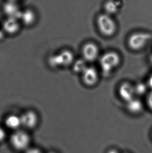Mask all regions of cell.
Returning a JSON list of instances; mask_svg holds the SVG:
<instances>
[{
  "mask_svg": "<svg viewBox=\"0 0 152 153\" xmlns=\"http://www.w3.org/2000/svg\"><path fill=\"white\" fill-rule=\"evenodd\" d=\"M121 62L119 54L113 51L105 52L100 59V65L103 74L106 76L111 74Z\"/></svg>",
  "mask_w": 152,
  "mask_h": 153,
  "instance_id": "obj_1",
  "label": "cell"
},
{
  "mask_svg": "<svg viewBox=\"0 0 152 153\" xmlns=\"http://www.w3.org/2000/svg\"><path fill=\"white\" fill-rule=\"evenodd\" d=\"M97 25L101 34L107 37L114 35L117 31V24L115 20L112 16L105 13L97 17Z\"/></svg>",
  "mask_w": 152,
  "mask_h": 153,
  "instance_id": "obj_2",
  "label": "cell"
},
{
  "mask_svg": "<svg viewBox=\"0 0 152 153\" xmlns=\"http://www.w3.org/2000/svg\"><path fill=\"white\" fill-rule=\"evenodd\" d=\"M31 138L27 131L22 129L14 131L10 137V143L12 147L18 151H26L29 149Z\"/></svg>",
  "mask_w": 152,
  "mask_h": 153,
  "instance_id": "obj_3",
  "label": "cell"
},
{
  "mask_svg": "<svg viewBox=\"0 0 152 153\" xmlns=\"http://www.w3.org/2000/svg\"><path fill=\"white\" fill-rule=\"evenodd\" d=\"M152 34L147 32H136L132 33L128 39V45L134 51L142 50L152 39Z\"/></svg>",
  "mask_w": 152,
  "mask_h": 153,
  "instance_id": "obj_4",
  "label": "cell"
},
{
  "mask_svg": "<svg viewBox=\"0 0 152 153\" xmlns=\"http://www.w3.org/2000/svg\"><path fill=\"white\" fill-rule=\"evenodd\" d=\"M20 116L21 126L26 130H32L39 124V115L33 110H27L21 114Z\"/></svg>",
  "mask_w": 152,
  "mask_h": 153,
  "instance_id": "obj_5",
  "label": "cell"
},
{
  "mask_svg": "<svg viewBox=\"0 0 152 153\" xmlns=\"http://www.w3.org/2000/svg\"><path fill=\"white\" fill-rule=\"evenodd\" d=\"M56 67H67L72 65L74 62V55L68 49L61 50L58 53L52 57Z\"/></svg>",
  "mask_w": 152,
  "mask_h": 153,
  "instance_id": "obj_6",
  "label": "cell"
},
{
  "mask_svg": "<svg viewBox=\"0 0 152 153\" xmlns=\"http://www.w3.org/2000/svg\"><path fill=\"white\" fill-rule=\"evenodd\" d=\"M82 54L83 59L86 62H94L98 59L100 55L99 47L94 42H87L82 47Z\"/></svg>",
  "mask_w": 152,
  "mask_h": 153,
  "instance_id": "obj_7",
  "label": "cell"
},
{
  "mask_svg": "<svg viewBox=\"0 0 152 153\" xmlns=\"http://www.w3.org/2000/svg\"><path fill=\"white\" fill-rule=\"evenodd\" d=\"M81 74L83 82L88 86H94L99 82V72L94 66H88Z\"/></svg>",
  "mask_w": 152,
  "mask_h": 153,
  "instance_id": "obj_8",
  "label": "cell"
},
{
  "mask_svg": "<svg viewBox=\"0 0 152 153\" xmlns=\"http://www.w3.org/2000/svg\"><path fill=\"white\" fill-rule=\"evenodd\" d=\"M21 23L17 19L7 17L2 24V28L6 35L14 36L18 33Z\"/></svg>",
  "mask_w": 152,
  "mask_h": 153,
  "instance_id": "obj_9",
  "label": "cell"
},
{
  "mask_svg": "<svg viewBox=\"0 0 152 153\" xmlns=\"http://www.w3.org/2000/svg\"><path fill=\"white\" fill-rule=\"evenodd\" d=\"M119 97L123 101L127 102L136 97L134 85L128 82H124L119 86L118 89Z\"/></svg>",
  "mask_w": 152,
  "mask_h": 153,
  "instance_id": "obj_10",
  "label": "cell"
},
{
  "mask_svg": "<svg viewBox=\"0 0 152 153\" xmlns=\"http://www.w3.org/2000/svg\"><path fill=\"white\" fill-rule=\"evenodd\" d=\"M4 124L6 128L16 131L21 128V116L16 114H10L6 116L4 119Z\"/></svg>",
  "mask_w": 152,
  "mask_h": 153,
  "instance_id": "obj_11",
  "label": "cell"
},
{
  "mask_svg": "<svg viewBox=\"0 0 152 153\" xmlns=\"http://www.w3.org/2000/svg\"><path fill=\"white\" fill-rule=\"evenodd\" d=\"M126 109L131 114H138L143 111L144 105L141 100L136 97L126 102Z\"/></svg>",
  "mask_w": 152,
  "mask_h": 153,
  "instance_id": "obj_12",
  "label": "cell"
},
{
  "mask_svg": "<svg viewBox=\"0 0 152 153\" xmlns=\"http://www.w3.org/2000/svg\"><path fill=\"white\" fill-rule=\"evenodd\" d=\"M4 11L7 17L13 19H20L22 12H21L16 4L14 2H8L5 4L4 6Z\"/></svg>",
  "mask_w": 152,
  "mask_h": 153,
  "instance_id": "obj_13",
  "label": "cell"
},
{
  "mask_svg": "<svg viewBox=\"0 0 152 153\" xmlns=\"http://www.w3.org/2000/svg\"><path fill=\"white\" fill-rule=\"evenodd\" d=\"M122 3L120 0H108L104 5L105 13L113 16L119 12Z\"/></svg>",
  "mask_w": 152,
  "mask_h": 153,
  "instance_id": "obj_14",
  "label": "cell"
},
{
  "mask_svg": "<svg viewBox=\"0 0 152 153\" xmlns=\"http://www.w3.org/2000/svg\"><path fill=\"white\" fill-rule=\"evenodd\" d=\"M19 20H21V23L26 26H31L36 21L35 13L30 10H26L21 13Z\"/></svg>",
  "mask_w": 152,
  "mask_h": 153,
  "instance_id": "obj_15",
  "label": "cell"
},
{
  "mask_svg": "<svg viewBox=\"0 0 152 153\" xmlns=\"http://www.w3.org/2000/svg\"><path fill=\"white\" fill-rule=\"evenodd\" d=\"M86 62L83 58L75 61L72 64V70L76 73L82 74L88 67Z\"/></svg>",
  "mask_w": 152,
  "mask_h": 153,
  "instance_id": "obj_16",
  "label": "cell"
},
{
  "mask_svg": "<svg viewBox=\"0 0 152 153\" xmlns=\"http://www.w3.org/2000/svg\"><path fill=\"white\" fill-rule=\"evenodd\" d=\"M134 90L136 96H142L145 94L147 93L148 89V86L147 84L142 83V82H139L137 83L136 85H134Z\"/></svg>",
  "mask_w": 152,
  "mask_h": 153,
  "instance_id": "obj_17",
  "label": "cell"
},
{
  "mask_svg": "<svg viewBox=\"0 0 152 153\" xmlns=\"http://www.w3.org/2000/svg\"><path fill=\"white\" fill-rule=\"evenodd\" d=\"M25 153H43L41 149L37 147L29 148L25 151Z\"/></svg>",
  "mask_w": 152,
  "mask_h": 153,
  "instance_id": "obj_18",
  "label": "cell"
},
{
  "mask_svg": "<svg viewBox=\"0 0 152 153\" xmlns=\"http://www.w3.org/2000/svg\"><path fill=\"white\" fill-rule=\"evenodd\" d=\"M147 103L148 105V107L150 108V109L152 110V91L149 93L146 99Z\"/></svg>",
  "mask_w": 152,
  "mask_h": 153,
  "instance_id": "obj_19",
  "label": "cell"
},
{
  "mask_svg": "<svg viewBox=\"0 0 152 153\" xmlns=\"http://www.w3.org/2000/svg\"><path fill=\"white\" fill-rule=\"evenodd\" d=\"M6 133L3 128L0 126V143L4 141L6 138Z\"/></svg>",
  "mask_w": 152,
  "mask_h": 153,
  "instance_id": "obj_20",
  "label": "cell"
},
{
  "mask_svg": "<svg viewBox=\"0 0 152 153\" xmlns=\"http://www.w3.org/2000/svg\"><path fill=\"white\" fill-rule=\"evenodd\" d=\"M6 34L2 28L0 29V41H3L6 36Z\"/></svg>",
  "mask_w": 152,
  "mask_h": 153,
  "instance_id": "obj_21",
  "label": "cell"
},
{
  "mask_svg": "<svg viewBox=\"0 0 152 153\" xmlns=\"http://www.w3.org/2000/svg\"><path fill=\"white\" fill-rule=\"evenodd\" d=\"M147 85L148 86V88H151L152 91V74L150 76L148 77Z\"/></svg>",
  "mask_w": 152,
  "mask_h": 153,
  "instance_id": "obj_22",
  "label": "cell"
},
{
  "mask_svg": "<svg viewBox=\"0 0 152 153\" xmlns=\"http://www.w3.org/2000/svg\"><path fill=\"white\" fill-rule=\"evenodd\" d=\"M107 153H119V152L116 149H109L108 151L107 152Z\"/></svg>",
  "mask_w": 152,
  "mask_h": 153,
  "instance_id": "obj_23",
  "label": "cell"
},
{
  "mask_svg": "<svg viewBox=\"0 0 152 153\" xmlns=\"http://www.w3.org/2000/svg\"><path fill=\"white\" fill-rule=\"evenodd\" d=\"M151 61H152V56H151Z\"/></svg>",
  "mask_w": 152,
  "mask_h": 153,
  "instance_id": "obj_24",
  "label": "cell"
},
{
  "mask_svg": "<svg viewBox=\"0 0 152 153\" xmlns=\"http://www.w3.org/2000/svg\"><path fill=\"white\" fill-rule=\"evenodd\" d=\"M11 1H16V0H11Z\"/></svg>",
  "mask_w": 152,
  "mask_h": 153,
  "instance_id": "obj_25",
  "label": "cell"
}]
</instances>
